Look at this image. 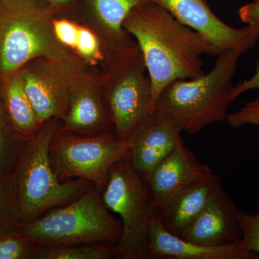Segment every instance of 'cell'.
<instances>
[{"mask_svg":"<svg viewBox=\"0 0 259 259\" xmlns=\"http://www.w3.org/2000/svg\"><path fill=\"white\" fill-rule=\"evenodd\" d=\"M22 227L13 173L0 176V236L21 231Z\"/></svg>","mask_w":259,"mask_h":259,"instance_id":"44dd1931","label":"cell"},{"mask_svg":"<svg viewBox=\"0 0 259 259\" xmlns=\"http://www.w3.org/2000/svg\"><path fill=\"white\" fill-rule=\"evenodd\" d=\"M25 143L15 132L0 100V176L13 173Z\"/></svg>","mask_w":259,"mask_h":259,"instance_id":"ffe728a7","label":"cell"},{"mask_svg":"<svg viewBox=\"0 0 259 259\" xmlns=\"http://www.w3.org/2000/svg\"><path fill=\"white\" fill-rule=\"evenodd\" d=\"M53 28L56 38L65 47L74 49L79 25L67 20H55L53 22Z\"/></svg>","mask_w":259,"mask_h":259,"instance_id":"484cf974","label":"cell"},{"mask_svg":"<svg viewBox=\"0 0 259 259\" xmlns=\"http://www.w3.org/2000/svg\"><path fill=\"white\" fill-rule=\"evenodd\" d=\"M114 246L111 243L38 246L35 259H110Z\"/></svg>","mask_w":259,"mask_h":259,"instance_id":"d6986e66","label":"cell"},{"mask_svg":"<svg viewBox=\"0 0 259 259\" xmlns=\"http://www.w3.org/2000/svg\"><path fill=\"white\" fill-rule=\"evenodd\" d=\"M106 93L107 108L117 139L125 141L153 110L151 82L139 47L117 51Z\"/></svg>","mask_w":259,"mask_h":259,"instance_id":"ba28073f","label":"cell"},{"mask_svg":"<svg viewBox=\"0 0 259 259\" xmlns=\"http://www.w3.org/2000/svg\"><path fill=\"white\" fill-rule=\"evenodd\" d=\"M180 238L209 247L239 243L243 239L241 211L222 188Z\"/></svg>","mask_w":259,"mask_h":259,"instance_id":"4fadbf2b","label":"cell"},{"mask_svg":"<svg viewBox=\"0 0 259 259\" xmlns=\"http://www.w3.org/2000/svg\"><path fill=\"white\" fill-rule=\"evenodd\" d=\"M144 0H93L94 11L112 42L125 48L127 34L123 23L130 13Z\"/></svg>","mask_w":259,"mask_h":259,"instance_id":"ac0fdd59","label":"cell"},{"mask_svg":"<svg viewBox=\"0 0 259 259\" xmlns=\"http://www.w3.org/2000/svg\"><path fill=\"white\" fill-rule=\"evenodd\" d=\"M21 232L38 246L115 245L122 235V223L107 209L100 190L92 185L78 198L24 225Z\"/></svg>","mask_w":259,"mask_h":259,"instance_id":"277c9868","label":"cell"},{"mask_svg":"<svg viewBox=\"0 0 259 259\" xmlns=\"http://www.w3.org/2000/svg\"><path fill=\"white\" fill-rule=\"evenodd\" d=\"M241 54L235 49L221 51L208 74L168 83L158 97L156 108L169 114L182 131L191 135L226 120L234 87L233 78Z\"/></svg>","mask_w":259,"mask_h":259,"instance_id":"7a4b0ae2","label":"cell"},{"mask_svg":"<svg viewBox=\"0 0 259 259\" xmlns=\"http://www.w3.org/2000/svg\"><path fill=\"white\" fill-rule=\"evenodd\" d=\"M253 218L257 223H259V200L258 202V209H257L256 214L255 215H253Z\"/></svg>","mask_w":259,"mask_h":259,"instance_id":"f546056e","label":"cell"},{"mask_svg":"<svg viewBox=\"0 0 259 259\" xmlns=\"http://www.w3.org/2000/svg\"><path fill=\"white\" fill-rule=\"evenodd\" d=\"M226 120L236 129L246 125L259 126V97L245 103L238 111L228 114Z\"/></svg>","mask_w":259,"mask_h":259,"instance_id":"cb8c5ba5","label":"cell"},{"mask_svg":"<svg viewBox=\"0 0 259 259\" xmlns=\"http://www.w3.org/2000/svg\"><path fill=\"white\" fill-rule=\"evenodd\" d=\"M150 258L162 259H255L243 241L221 247L203 246L182 239L167 231L152 218L148 227Z\"/></svg>","mask_w":259,"mask_h":259,"instance_id":"9a60e30c","label":"cell"},{"mask_svg":"<svg viewBox=\"0 0 259 259\" xmlns=\"http://www.w3.org/2000/svg\"><path fill=\"white\" fill-rule=\"evenodd\" d=\"M46 1L49 2V3L51 5H57V6H59V5L67 4L70 0H46Z\"/></svg>","mask_w":259,"mask_h":259,"instance_id":"f1b7e54d","label":"cell"},{"mask_svg":"<svg viewBox=\"0 0 259 259\" xmlns=\"http://www.w3.org/2000/svg\"><path fill=\"white\" fill-rule=\"evenodd\" d=\"M212 174L207 165L197 161L181 139L146 179L153 214L177 194L202 182Z\"/></svg>","mask_w":259,"mask_h":259,"instance_id":"8fae6325","label":"cell"},{"mask_svg":"<svg viewBox=\"0 0 259 259\" xmlns=\"http://www.w3.org/2000/svg\"><path fill=\"white\" fill-rule=\"evenodd\" d=\"M259 89V58L255 66V72L250 79L241 81L234 85L231 95V102L234 101L242 94L249 90Z\"/></svg>","mask_w":259,"mask_h":259,"instance_id":"83f0119b","label":"cell"},{"mask_svg":"<svg viewBox=\"0 0 259 259\" xmlns=\"http://www.w3.org/2000/svg\"><path fill=\"white\" fill-rule=\"evenodd\" d=\"M4 100L7 115L20 139L26 142L35 137L42 125L37 120L20 72L7 84Z\"/></svg>","mask_w":259,"mask_h":259,"instance_id":"e0dca14e","label":"cell"},{"mask_svg":"<svg viewBox=\"0 0 259 259\" xmlns=\"http://www.w3.org/2000/svg\"><path fill=\"white\" fill-rule=\"evenodd\" d=\"M182 129L169 114L156 108L135 129L129 158L136 171L146 180L154 166L180 142Z\"/></svg>","mask_w":259,"mask_h":259,"instance_id":"7c38bea8","label":"cell"},{"mask_svg":"<svg viewBox=\"0 0 259 259\" xmlns=\"http://www.w3.org/2000/svg\"><path fill=\"white\" fill-rule=\"evenodd\" d=\"M57 120L44 122L35 137L25 143L13 171L23 226L78 198L93 185L80 179L62 182L53 170L49 150L60 127Z\"/></svg>","mask_w":259,"mask_h":259,"instance_id":"3957f363","label":"cell"},{"mask_svg":"<svg viewBox=\"0 0 259 259\" xmlns=\"http://www.w3.org/2000/svg\"><path fill=\"white\" fill-rule=\"evenodd\" d=\"M186 26L198 32L218 48L220 52L235 49L242 54L259 40V29L247 25L234 28L223 23L209 8L206 0H151Z\"/></svg>","mask_w":259,"mask_h":259,"instance_id":"30bf717a","label":"cell"},{"mask_svg":"<svg viewBox=\"0 0 259 259\" xmlns=\"http://www.w3.org/2000/svg\"><path fill=\"white\" fill-rule=\"evenodd\" d=\"M61 131L83 136H97L114 133L107 107L92 80L81 76L75 83L70 95Z\"/></svg>","mask_w":259,"mask_h":259,"instance_id":"5bb4252c","label":"cell"},{"mask_svg":"<svg viewBox=\"0 0 259 259\" xmlns=\"http://www.w3.org/2000/svg\"><path fill=\"white\" fill-rule=\"evenodd\" d=\"M107 209L119 214L122 235L114 246L118 259H151L148 248V227L153 218L146 180L130 161L129 153L114 163L101 190Z\"/></svg>","mask_w":259,"mask_h":259,"instance_id":"8992f818","label":"cell"},{"mask_svg":"<svg viewBox=\"0 0 259 259\" xmlns=\"http://www.w3.org/2000/svg\"><path fill=\"white\" fill-rule=\"evenodd\" d=\"M238 15L243 23L259 29V0L242 6L238 10Z\"/></svg>","mask_w":259,"mask_h":259,"instance_id":"4316f807","label":"cell"},{"mask_svg":"<svg viewBox=\"0 0 259 259\" xmlns=\"http://www.w3.org/2000/svg\"><path fill=\"white\" fill-rule=\"evenodd\" d=\"M123 28L136 38L144 58L151 79L153 110L168 83L202 76L201 56L220 54L207 38L151 0H144L130 13Z\"/></svg>","mask_w":259,"mask_h":259,"instance_id":"6da1fadb","label":"cell"},{"mask_svg":"<svg viewBox=\"0 0 259 259\" xmlns=\"http://www.w3.org/2000/svg\"><path fill=\"white\" fill-rule=\"evenodd\" d=\"M74 49L90 64H97L103 60L100 40L92 30L84 27L79 26Z\"/></svg>","mask_w":259,"mask_h":259,"instance_id":"603a6c76","label":"cell"},{"mask_svg":"<svg viewBox=\"0 0 259 259\" xmlns=\"http://www.w3.org/2000/svg\"><path fill=\"white\" fill-rule=\"evenodd\" d=\"M221 179L213 173L197 185L182 191L153 214L167 231L181 237L219 191Z\"/></svg>","mask_w":259,"mask_h":259,"instance_id":"2e32d148","label":"cell"},{"mask_svg":"<svg viewBox=\"0 0 259 259\" xmlns=\"http://www.w3.org/2000/svg\"><path fill=\"white\" fill-rule=\"evenodd\" d=\"M53 23L32 0H0V70L14 73L37 59L69 56Z\"/></svg>","mask_w":259,"mask_h":259,"instance_id":"5b68a950","label":"cell"},{"mask_svg":"<svg viewBox=\"0 0 259 259\" xmlns=\"http://www.w3.org/2000/svg\"><path fill=\"white\" fill-rule=\"evenodd\" d=\"M20 73L39 123L62 120L75 83L83 75L77 63L70 56L40 59L35 66Z\"/></svg>","mask_w":259,"mask_h":259,"instance_id":"9c48e42d","label":"cell"},{"mask_svg":"<svg viewBox=\"0 0 259 259\" xmlns=\"http://www.w3.org/2000/svg\"><path fill=\"white\" fill-rule=\"evenodd\" d=\"M243 239L247 249L259 255V223L253 218V215L245 212H241Z\"/></svg>","mask_w":259,"mask_h":259,"instance_id":"d4e9b609","label":"cell"},{"mask_svg":"<svg viewBox=\"0 0 259 259\" xmlns=\"http://www.w3.org/2000/svg\"><path fill=\"white\" fill-rule=\"evenodd\" d=\"M37 248L21 231L0 236V259H35Z\"/></svg>","mask_w":259,"mask_h":259,"instance_id":"7402d4cb","label":"cell"},{"mask_svg":"<svg viewBox=\"0 0 259 259\" xmlns=\"http://www.w3.org/2000/svg\"><path fill=\"white\" fill-rule=\"evenodd\" d=\"M131 146V139L122 141L114 133L83 136L59 129L51 140L49 155L59 180L88 181L101 192L110 168L128 154Z\"/></svg>","mask_w":259,"mask_h":259,"instance_id":"52a82bcc","label":"cell"}]
</instances>
